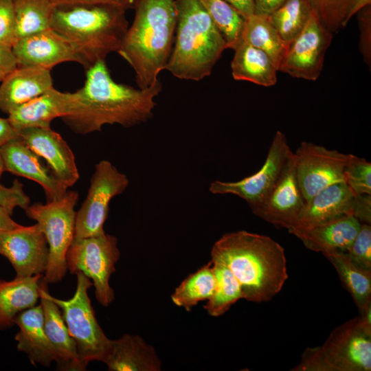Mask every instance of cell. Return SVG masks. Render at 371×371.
Instances as JSON below:
<instances>
[{"label":"cell","instance_id":"cell-1","mask_svg":"<svg viewBox=\"0 0 371 371\" xmlns=\"http://www.w3.org/2000/svg\"><path fill=\"white\" fill-rule=\"evenodd\" d=\"M86 70L84 85L74 92L71 113L63 121L76 133L101 131L106 124L132 127L153 116L155 98L162 89L158 80L146 89H135L115 82L105 60Z\"/></svg>","mask_w":371,"mask_h":371},{"label":"cell","instance_id":"cell-2","mask_svg":"<svg viewBox=\"0 0 371 371\" xmlns=\"http://www.w3.org/2000/svg\"><path fill=\"white\" fill-rule=\"evenodd\" d=\"M211 256L229 268L249 302L271 300L288 279L284 248L265 235L245 230L225 234L213 245Z\"/></svg>","mask_w":371,"mask_h":371},{"label":"cell","instance_id":"cell-3","mask_svg":"<svg viewBox=\"0 0 371 371\" xmlns=\"http://www.w3.org/2000/svg\"><path fill=\"white\" fill-rule=\"evenodd\" d=\"M176 0H135V16L117 52L133 68L139 89L166 69L175 37Z\"/></svg>","mask_w":371,"mask_h":371},{"label":"cell","instance_id":"cell-4","mask_svg":"<svg viewBox=\"0 0 371 371\" xmlns=\"http://www.w3.org/2000/svg\"><path fill=\"white\" fill-rule=\"evenodd\" d=\"M126 11L103 4L56 5L51 28L72 43L87 69L118 52L128 28Z\"/></svg>","mask_w":371,"mask_h":371},{"label":"cell","instance_id":"cell-5","mask_svg":"<svg viewBox=\"0 0 371 371\" xmlns=\"http://www.w3.org/2000/svg\"><path fill=\"white\" fill-rule=\"evenodd\" d=\"M175 5V37L166 69L179 79L199 81L210 75L227 45L200 0Z\"/></svg>","mask_w":371,"mask_h":371},{"label":"cell","instance_id":"cell-6","mask_svg":"<svg viewBox=\"0 0 371 371\" xmlns=\"http://www.w3.org/2000/svg\"><path fill=\"white\" fill-rule=\"evenodd\" d=\"M371 319L359 315L335 328L320 346L307 348L292 371H370Z\"/></svg>","mask_w":371,"mask_h":371},{"label":"cell","instance_id":"cell-7","mask_svg":"<svg viewBox=\"0 0 371 371\" xmlns=\"http://www.w3.org/2000/svg\"><path fill=\"white\" fill-rule=\"evenodd\" d=\"M78 197L77 192L68 190L60 199L45 204H30L25 210L27 216L36 221L48 244V262L43 277L47 283L58 282L66 273L67 253L74 238V207Z\"/></svg>","mask_w":371,"mask_h":371},{"label":"cell","instance_id":"cell-8","mask_svg":"<svg viewBox=\"0 0 371 371\" xmlns=\"http://www.w3.org/2000/svg\"><path fill=\"white\" fill-rule=\"evenodd\" d=\"M77 286L73 297L60 300L52 296L63 311V317L70 335L74 340L81 360L87 365L91 361H102L111 343L100 326L88 295L93 285L82 272L76 273Z\"/></svg>","mask_w":371,"mask_h":371},{"label":"cell","instance_id":"cell-9","mask_svg":"<svg viewBox=\"0 0 371 371\" xmlns=\"http://www.w3.org/2000/svg\"><path fill=\"white\" fill-rule=\"evenodd\" d=\"M120 256L115 236L104 234L74 238L66 256L67 269L71 273L82 272L93 281L95 298L104 306L114 300L109 279L115 271Z\"/></svg>","mask_w":371,"mask_h":371},{"label":"cell","instance_id":"cell-10","mask_svg":"<svg viewBox=\"0 0 371 371\" xmlns=\"http://www.w3.org/2000/svg\"><path fill=\"white\" fill-rule=\"evenodd\" d=\"M128 185L127 176L111 161H100L91 177L87 197L76 214L74 238L104 234L111 201L122 194Z\"/></svg>","mask_w":371,"mask_h":371},{"label":"cell","instance_id":"cell-11","mask_svg":"<svg viewBox=\"0 0 371 371\" xmlns=\"http://www.w3.org/2000/svg\"><path fill=\"white\" fill-rule=\"evenodd\" d=\"M292 153L285 135L277 131L258 171L237 181L215 180L210 183L209 191L214 194L236 195L245 200L253 211L271 192Z\"/></svg>","mask_w":371,"mask_h":371},{"label":"cell","instance_id":"cell-12","mask_svg":"<svg viewBox=\"0 0 371 371\" xmlns=\"http://www.w3.org/2000/svg\"><path fill=\"white\" fill-rule=\"evenodd\" d=\"M349 154L302 142L293 159L296 178L306 202L328 186L344 181Z\"/></svg>","mask_w":371,"mask_h":371},{"label":"cell","instance_id":"cell-13","mask_svg":"<svg viewBox=\"0 0 371 371\" xmlns=\"http://www.w3.org/2000/svg\"><path fill=\"white\" fill-rule=\"evenodd\" d=\"M333 32L326 29L312 10L300 34L289 45L278 70L289 76L316 80L322 71Z\"/></svg>","mask_w":371,"mask_h":371},{"label":"cell","instance_id":"cell-14","mask_svg":"<svg viewBox=\"0 0 371 371\" xmlns=\"http://www.w3.org/2000/svg\"><path fill=\"white\" fill-rule=\"evenodd\" d=\"M0 254L10 261L16 276L27 277L45 271L49 247L37 223L31 226L19 224L0 234Z\"/></svg>","mask_w":371,"mask_h":371},{"label":"cell","instance_id":"cell-15","mask_svg":"<svg viewBox=\"0 0 371 371\" xmlns=\"http://www.w3.org/2000/svg\"><path fill=\"white\" fill-rule=\"evenodd\" d=\"M306 204L296 178L292 153L271 192L252 212L276 227L290 231L297 224Z\"/></svg>","mask_w":371,"mask_h":371},{"label":"cell","instance_id":"cell-16","mask_svg":"<svg viewBox=\"0 0 371 371\" xmlns=\"http://www.w3.org/2000/svg\"><path fill=\"white\" fill-rule=\"evenodd\" d=\"M12 51L20 67L51 70L65 62H76L84 67V60L72 43L52 28L16 41Z\"/></svg>","mask_w":371,"mask_h":371},{"label":"cell","instance_id":"cell-17","mask_svg":"<svg viewBox=\"0 0 371 371\" xmlns=\"http://www.w3.org/2000/svg\"><path fill=\"white\" fill-rule=\"evenodd\" d=\"M24 143L44 159L56 177L68 188L79 179L73 151L66 141L51 128H28L19 132Z\"/></svg>","mask_w":371,"mask_h":371},{"label":"cell","instance_id":"cell-18","mask_svg":"<svg viewBox=\"0 0 371 371\" xmlns=\"http://www.w3.org/2000/svg\"><path fill=\"white\" fill-rule=\"evenodd\" d=\"M0 150L5 171L23 177L38 183L44 190L47 201L62 198L67 188L43 164L19 137L12 139Z\"/></svg>","mask_w":371,"mask_h":371},{"label":"cell","instance_id":"cell-19","mask_svg":"<svg viewBox=\"0 0 371 371\" xmlns=\"http://www.w3.org/2000/svg\"><path fill=\"white\" fill-rule=\"evenodd\" d=\"M73 104L74 92H62L52 87L12 109L8 120L18 132L28 128H48L54 120L69 115Z\"/></svg>","mask_w":371,"mask_h":371},{"label":"cell","instance_id":"cell-20","mask_svg":"<svg viewBox=\"0 0 371 371\" xmlns=\"http://www.w3.org/2000/svg\"><path fill=\"white\" fill-rule=\"evenodd\" d=\"M47 284L42 278L39 283L41 304L44 314L45 330L55 349L58 368L62 370H85L87 365L78 355L60 308L49 298Z\"/></svg>","mask_w":371,"mask_h":371},{"label":"cell","instance_id":"cell-21","mask_svg":"<svg viewBox=\"0 0 371 371\" xmlns=\"http://www.w3.org/2000/svg\"><path fill=\"white\" fill-rule=\"evenodd\" d=\"M354 199L344 181L328 186L306 203L297 224L289 232L293 234L342 216H352Z\"/></svg>","mask_w":371,"mask_h":371},{"label":"cell","instance_id":"cell-22","mask_svg":"<svg viewBox=\"0 0 371 371\" xmlns=\"http://www.w3.org/2000/svg\"><path fill=\"white\" fill-rule=\"evenodd\" d=\"M1 83L0 109L8 114L54 87L50 70L36 67L18 66Z\"/></svg>","mask_w":371,"mask_h":371},{"label":"cell","instance_id":"cell-23","mask_svg":"<svg viewBox=\"0 0 371 371\" xmlns=\"http://www.w3.org/2000/svg\"><path fill=\"white\" fill-rule=\"evenodd\" d=\"M14 324L19 328L15 336L17 348L27 354L31 363L49 367L56 360L55 349L49 339L44 326V314L41 304L19 313Z\"/></svg>","mask_w":371,"mask_h":371},{"label":"cell","instance_id":"cell-24","mask_svg":"<svg viewBox=\"0 0 371 371\" xmlns=\"http://www.w3.org/2000/svg\"><path fill=\"white\" fill-rule=\"evenodd\" d=\"M361 223L352 215L342 216L293 235L304 246L322 254L345 252L351 245Z\"/></svg>","mask_w":371,"mask_h":371},{"label":"cell","instance_id":"cell-25","mask_svg":"<svg viewBox=\"0 0 371 371\" xmlns=\"http://www.w3.org/2000/svg\"><path fill=\"white\" fill-rule=\"evenodd\" d=\"M102 362L111 371H159L161 365L154 348L131 335L111 340Z\"/></svg>","mask_w":371,"mask_h":371},{"label":"cell","instance_id":"cell-26","mask_svg":"<svg viewBox=\"0 0 371 371\" xmlns=\"http://www.w3.org/2000/svg\"><path fill=\"white\" fill-rule=\"evenodd\" d=\"M42 274L0 280V328L11 326L21 312L34 306L40 298Z\"/></svg>","mask_w":371,"mask_h":371},{"label":"cell","instance_id":"cell-27","mask_svg":"<svg viewBox=\"0 0 371 371\" xmlns=\"http://www.w3.org/2000/svg\"><path fill=\"white\" fill-rule=\"evenodd\" d=\"M232 75L236 80L271 87L277 82L278 67L265 52L241 41L234 49Z\"/></svg>","mask_w":371,"mask_h":371},{"label":"cell","instance_id":"cell-28","mask_svg":"<svg viewBox=\"0 0 371 371\" xmlns=\"http://www.w3.org/2000/svg\"><path fill=\"white\" fill-rule=\"evenodd\" d=\"M335 267L345 289L350 294L359 315L371 311V271L354 264L344 252L323 254Z\"/></svg>","mask_w":371,"mask_h":371},{"label":"cell","instance_id":"cell-29","mask_svg":"<svg viewBox=\"0 0 371 371\" xmlns=\"http://www.w3.org/2000/svg\"><path fill=\"white\" fill-rule=\"evenodd\" d=\"M242 41L267 53L277 67L288 47L268 16L256 14L245 19Z\"/></svg>","mask_w":371,"mask_h":371},{"label":"cell","instance_id":"cell-30","mask_svg":"<svg viewBox=\"0 0 371 371\" xmlns=\"http://www.w3.org/2000/svg\"><path fill=\"white\" fill-rule=\"evenodd\" d=\"M13 4L16 41L51 28L53 0H13Z\"/></svg>","mask_w":371,"mask_h":371},{"label":"cell","instance_id":"cell-31","mask_svg":"<svg viewBox=\"0 0 371 371\" xmlns=\"http://www.w3.org/2000/svg\"><path fill=\"white\" fill-rule=\"evenodd\" d=\"M216 286L212 261L188 276L176 288L171 299L177 306L190 311L199 302L208 300Z\"/></svg>","mask_w":371,"mask_h":371},{"label":"cell","instance_id":"cell-32","mask_svg":"<svg viewBox=\"0 0 371 371\" xmlns=\"http://www.w3.org/2000/svg\"><path fill=\"white\" fill-rule=\"evenodd\" d=\"M311 12L310 0H286L268 17L289 46L304 28Z\"/></svg>","mask_w":371,"mask_h":371},{"label":"cell","instance_id":"cell-33","mask_svg":"<svg viewBox=\"0 0 371 371\" xmlns=\"http://www.w3.org/2000/svg\"><path fill=\"white\" fill-rule=\"evenodd\" d=\"M211 261L216 286L213 295L204 305V308L210 315L218 317L243 298V293L239 282L229 268L219 261Z\"/></svg>","mask_w":371,"mask_h":371},{"label":"cell","instance_id":"cell-34","mask_svg":"<svg viewBox=\"0 0 371 371\" xmlns=\"http://www.w3.org/2000/svg\"><path fill=\"white\" fill-rule=\"evenodd\" d=\"M227 48L234 49L242 40L245 19L224 0H200Z\"/></svg>","mask_w":371,"mask_h":371},{"label":"cell","instance_id":"cell-35","mask_svg":"<svg viewBox=\"0 0 371 371\" xmlns=\"http://www.w3.org/2000/svg\"><path fill=\"white\" fill-rule=\"evenodd\" d=\"M357 0H310L312 10L324 27L335 32L345 27Z\"/></svg>","mask_w":371,"mask_h":371},{"label":"cell","instance_id":"cell-36","mask_svg":"<svg viewBox=\"0 0 371 371\" xmlns=\"http://www.w3.org/2000/svg\"><path fill=\"white\" fill-rule=\"evenodd\" d=\"M344 181L355 194H371V163L349 154L344 169Z\"/></svg>","mask_w":371,"mask_h":371},{"label":"cell","instance_id":"cell-37","mask_svg":"<svg viewBox=\"0 0 371 371\" xmlns=\"http://www.w3.org/2000/svg\"><path fill=\"white\" fill-rule=\"evenodd\" d=\"M358 267L371 271V226L361 223L359 232L350 247L344 252Z\"/></svg>","mask_w":371,"mask_h":371},{"label":"cell","instance_id":"cell-38","mask_svg":"<svg viewBox=\"0 0 371 371\" xmlns=\"http://www.w3.org/2000/svg\"><path fill=\"white\" fill-rule=\"evenodd\" d=\"M16 41L13 0H0V44L12 48Z\"/></svg>","mask_w":371,"mask_h":371},{"label":"cell","instance_id":"cell-39","mask_svg":"<svg viewBox=\"0 0 371 371\" xmlns=\"http://www.w3.org/2000/svg\"><path fill=\"white\" fill-rule=\"evenodd\" d=\"M30 204V197L25 193L23 184L14 179L10 187L0 184V206L7 209L11 214L15 207L25 210Z\"/></svg>","mask_w":371,"mask_h":371},{"label":"cell","instance_id":"cell-40","mask_svg":"<svg viewBox=\"0 0 371 371\" xmlns=\"http://www.w3.org/2000/svg\"><path fill=\"white\" fill-rule=\"evenodd\" d=\"M356 14L360 30L359 50L363 60L369 66L371 63V5H368Z\"/></svg>","mask_w":371,"mask_h":371},{"label":"cell","instance_id":"cell-41","mask_svg":"<svg viewBox=\"0 0 371 371\" xmlns=\"http://www.w3.org/2000/svg\"><path fill=\"white\" fill-rule=\"evenodd\" d=\"M352 216L361 223H371V194H355Z\"/></svg>","mask_w":371,"mask_h":371},{"label":"cell","instance_id":"cell-42","mask_svg":"<svg viewBox=\"0 0 371 371\" xmlns=\"http://www.w3.org/2000/svg\"><path fill=\"white\" fill-rule=\"evenodd\" d=\"M55 5L69 4H103L123 8L126 10L134 6L135 0H53Z\"/></svg>","mask_w":371,"mask_h":371},{"label":"cell","instance_id":"cell-43","mask_svg":"<svg viewBox=\"0 0 371 371\" xmlns=\"http://www.w3.org/2000/svg\"><path fill=\"white\" fill-rule=\"evenodd\" d=\"M18 67L12 48L0 44V73L8 75Z\"/></svg>","mask_w":371,"mask_h":371},{"label":"cell","instance_id":"cell-44","mask_svg":"<svg viewBox=\"0 0 371 371\" xmlns=\"http://www.w3.org/2000/svg\"><path fill=\"white\" fill-rule=\"evenodd\" d=\"M245 19L255 14L254 0H224Z\"/></svg>","mask_w":371,"mask_h":371},{"label":"cell","instance_id":"cell-45","mask_svg":"<svg viewBox=\"0 0 371 371\" xmlns=\"http://www.w3.org/2000/svg\"><path fill=\"white\" fill-rule=\"evenodd\" d=\"M286 0H254L255 14L269 16Z\"/></svg>","mask_w":371,"mask_h":371},{"label":"cell","instance_id":"cell-46","mask_svg":"<svg viewBox=\"0 0 371 371\" xmlns=\"http://www.w3.org/2000/svg\"><path fill=\"white\" fill-rule=\"evenodd\" d=\"M18 137L19 132L12 127L8 118L0 117V146Z\"/></svg>","mask_w":371,"mask_h":371},{"label":"cell","instance_id":"cell-47","mask_svg":"<svg viewBox=\"0 0 371 371\" xmlns=\"http://www.w3.org/2000/svg\"><path fill=\"white\" fill-rule=\"evenodd\" d=\"M10 212L3 207L0 206V234L8 229L14 228L19 225L11 218Z\"/></svg>","mask_w":371,"mask_h":371},{"label":"cell","instance_id":"cell-48","mask_svg":"<svg viewBox=\"0 0 371 371\" xmlns=\"http://www.w3.org/2000/svg\"><path fill=\"white\" fill-rule=\"evenodd\" d=\"M371 5V0H357L354 7L351 10L348 18V22L350 21V19L356 13L361 10L362 8Z\"/></svg>","mask_w":371,"mask_h":371},{"label":"cell","instance_id":"cell-49","mask_svg":"<svg viewBox=\"0 0 371 371\" xmlns=\"http://www.w3.org/2000/svg\"><path fill=\"white\" fill-rule=\"evenodd\" d=\"M4 171H5V169H4L3 161V158H2V155H1V153L0 150V179H1L2 173Z\"/></svg>","mask_w":371,"mask_h":371},{"label":"cell","instance_id":"cell-50","mask_svg":"<svg viewBox=\"0 0 371 371\" xmlns=\"http://www.w3.org/2000/svg\"><path fill=\"white\" fill-rule=\"evenodd\" d=\"M6 76H7V75H5V74H1V73H0V82L3 80V78H4Z\"/></svg>","mask_w":371,"mask_h":371}]
</instances>
